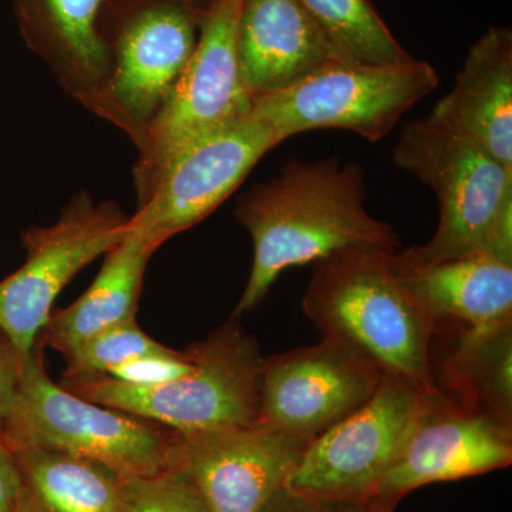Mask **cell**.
<instances>
[{
	"label": "cell",
	"instance_id": "52a82bcc",
	"mask_svg": "<svg viewBox=\"0 0 512 512\" xmlns=\"http://www.w3.org/2000/svg\"><path fill=\"white\" fill-rule=\"evenodd\" d=\"M427 62H333L282 92L254 100V110L282 141L318 128H342L383 140L407 110L439 86Z\"/></svg>",
	"mask_w": 512,
	"mask_h": 512
},
{
	"label": "cell",
	"instance_id": "484cf974",
	"mask_svg": "<svg viewBox=\"0 0 512 512\" xmlns=\"http://www.w3.org/2000/svg\"><path fill=\"white\" fill-rule=\"evenodd\" d=\"M26 355H23L9 336L0 329V431L15 399Z\"/></svg>",
	"mask_w": 512,
	"mask_h": 512
},
{
	"label": "cell",
	"instance_id": "9c48e42d",
	"mask_svg": "<svg viewBox=\"0 0 512 512\" xmlns=\"http://www.w3.org/2000/svg\"><path fill=\"white\" fill-rule=\"evenodd\" d=\"M431 396L384 376L365 404L309 443L286 490L312 504L367 501L423 420Z\"/></svg>",
	"mask_w": 512,
	"mask_h": 512
},
{
	"label": "cell",
	"instance_id": "4316f807",
	"mask_svg": "<svg viewBox=\"0 0 512 512\" xmlns=\"http://www.w3.org/2000/svg\"><path fill=\"white\" fill-rule=\"evenodd\" d=\"M20 477L15 457L0 439V512H19Z\"/></svg>",
	"mask_w": 512,
	"mask_h": 512
},
{
	"label": "cell",
	"instance_id": "f546056e",
	"mask_svg": "<svg viewBox=\"0 0 512 512\" xmlns=\"http://www.w3.org/2000/svg\"><path fill=\"white\" fill-rule=\"evenodd\" d=\"M373 504V503H370ZM375 505L376 512H394L393 505H387V504H373Z\"/></svg>",
	"mask_w": 512,
	"mask_h": 512
},
{
	"label": "cell",
	"instance_id": "7c38bea8",
	"mask_svg": "<svg viewBox=\"0 0 512 512\" xmlns=\"http://www.w3.org/2000/svg\"><path fill=\"white\" fill-rule=\"evenodd\" d=\"M384 376L365 353L330 339L264 357L258 421L312 441L365 404Z\"/></svg>",
	"mask_w": 512,
	"mask_h": 512
},
{
	"label": "cell",
	"instance_id": "6da1fadb",
	"mask_svg": "<svg viewBox=\"0 0 512 512\" xmlns=\"http://www.w3.org/2000/svg\"><path fill=\"white\" fill-rule=\"evenodd\" d=\"M365 201L363 168L335 157L288 161L276 177L242 195L235 218L251 235L254 259L232 316L258 308L279 275L293 266L355 245L399 251L397 232L372 217Z\"/></svg>",
	"mask_w": 512,
	"mask_h": 512
},
{
	"label": "cell",
	"instance_id": "3957f363",
	"mask_svg": "<svg viewBox=\"0 0 512 512\" xmlns=\"http://www.w3.org/2000/svg\"><path fill=\"white\" fill-rule=\"evenodd\" d=\"M393 161L429 185L440 207L433 237L397 251V265L421 268L471 255L512 261L511 168L431 116L404 124Z\"/></svg>",
	"mask_w": 512,
	"mask_h": 512
},
{
	"label": "cell",
	"instance_id": "2e32d148",
	"mask_svg": "<svg viewBox=\"0 0 512 512\" xmlns=\"http://www.w3.org/2000/svg\"><path fill=\"white\" fill-rule=\"evenodd\" d=\"M109 0H13L26 45L43 60L60 87L94 116L109 73L103 35Z\"/></svg>",
	"mask_w": 512,
	"mask_h": 512
},
{
	"label": "cell",
	"instance_id": "ffe728a7",
	"mask_svg": "<svg viewBox=\"0 0 512 512\" xmlns=\"http://www.w3.org/2000/svg\"><path fill=\"white\" fill-rule=\"evenodd\" d=\"M437 389L458 406L512 429V320L460 329Z\"/></svg>",
	"mask_w": 512,
	"mask_h": 512
},
{
	"label": "cell",
	"instance_id": "e0dca14e",
	"mask_svg": "<svg viewBox=\"0 0 512 512\" xmlns=\"http://www.w3.org/2000/svg\"><path fill=\"white\" fill-rule=\"evenodd\" d=\"M430 116L512 170L511 29H488L471 46L453 90Z\"/></svg>",
	"mask_w": 512,
	"mask_h": 512
},
{
	"label": "cell",
	"instance_id": "8992f818",
	"mask_svg": "<svg viewBox=\"0 0 512 512\" xmlns=\"http://www.w3.org/2000/svg\"><path fill=\"white\" fill-rule=\"evenodd\" d=\"M242 2L214 0L202 10L190 62L136 146L137 207L146 204L167 168L184 151L254 107L239 73Z\"/></svg>",
	"mask_w": 512,
	"mask_h": 512
},
{
	"label": "cell",
	"instance_id": "d6986e66",
	"mask_svg": "<svg viewBox=\"0 0 512 512\" xmlns=\"http://www.w3.org/2000/svg\"><path fill=\"white\" fill-rule=\"evenodd\" d=\"M156 244L131 231L104 258L92 286L69 308L50 315L37 342L69 355L101 330L136 319L148 261Z\"/></svg>",
	"mask_w": 512,
	"mask_h": 512
},
{
	"label": "cell",
	"instance_id": "d4e9b609",
	"mask_svg": "<svg viewBox=\"0 0 512 512\" xmlns=\"http://www.w3.org/2000/svg\"><path fill=\"white\" fill-rule=\"evenodd\" d=\"M191 369V357L187 350L180 352L173 349L163 355L137 357L111 370L106 376L136 386H154L187 375Z\"/></svg>",
	"mask_w": 512,
	"mask_h": 512
},
{
	"label": "cell",
	"instance_id": "f1b7e54d",
	"mask_svg": "<svg viewBox=\"0 0 512 512\" xmlns=\"http://www.w3.org/2000/svg\"><path fill=\"white\" fill-rule=\"evenodd\" d=\"M315 512H376L375 505L367 501H329L316 504Z\"/></svg>",
	"mask_w": 512,
	"mask_h": 512
},
{
	"label": "cell",
	"instance_id": "5b68a950",
	"mask_svg": "<svg viewBox=\"0 0 512 512\" xmlns=\"http://www.w3.org/2000/svg\"><path fill=\"white\" fill-rule=\"evenodd\" d=\"M36 342L23 360L15 399L0 431L10 451L40 447L96 461L120 477L167 468L170 431L153 421L82 399L47 375Z\"/></svg>",
	"mask_w": 512,
	"mask_h": 512
},
{
	"label": "cell",
	"instance_id": "5bb4252c",
	"mask_svg": "<svg viewBox=\"0 0 512 512\" xmlns=\"http://www.w3.org/2000/svg\"><path fill=\"white\" fill-rule=\"evenodd\" d=\"M511 464L512 429L439 392L430 397L423 420L367 503L396 507L423 485L481 476Z\"/></svg>",
	"mask_w": 512,
	"mask_h": 512
},
{
	"label": "cell",
	"instance_id": "7402d4cb",
	"mask_svg": "<svg viewBox=\"0 0 512 512\" xmlns=\"http://www.w3.org/2000/svg\"><path fill=\"white\" fill-rule=\"evenodd\" d=\"M353 62L400 64L416 59L387 28L370 0H298Z\"/></svg>",
	"mask_w": 512,
	"mask_h": 512
},
{
	"label": "cell",
	"instance_id": "4fadbf2b",
	"mask_svg": "<svg viewBox=\"0 0 512 512\" xmlns=\"http://www.w3.org/2000/svg\"><path fill=\"white\" fill-rule=\"evenodd\" d=\"M309 443L261 421L207 433L170 430L167 467L190 478L212 512H258L285 487Z\"/></svg>",
	"mask_w": 512,
	"mask_h": 512
},
{
	"label": "cell",
	"instance_id": "44dd1931",
	"mask_svg": "<svg viewBox=\"0 0 512 512\" xmlns=\"http://www.w3.org/2000/svg\"><path fill=\"white\" fill-rule=\"evenodd\" d=\"M18 467L19 512H117L119 474L96 461L62 451L23 447L12 451Z\"/></svg>",
	"mask_w": 512,
	"mask_h": 512
},
{
	"label": "cell",
	"instance_id": "83f0119b",
	"mask_svg": "<svg viewBox=\"0 0 512 512\" xmlns=\"http://www.w3.org/2000/svg\"><path fill=\"white\" fill-rule=\"evenodd\" d=\"M316 504L281 488L258 512H315Z\"/></svg>",
	"mask_w": 512,
	"mask_h": 512
},
{
	"label": "cell",
	"instance_id": "ba28073f",
	"mask_svg": "<svg viewBox=\"0 0 512 512\" xmlns=\"http://www.w3.org/2000/svg\"><path fill=\"white\" fill-rule=\"evenodd\" d=\"M204 8L195 0H128L103 29L109 73L97 117L137 146L190 62Z\"/></svg>",
	"mask_w": 512,
	"mask_h": 512
},
{
	"label": "cell",
	"instance_id": "8fae6325",
	"mask_svg": "<svg viewBox=\"0 0 512 512\" xmlns=\"http://www.w3.org/2000/svg\"><path fill=\"white\" fill-rule=\"evenodd\" d=\"M282 143L254 107L184 151L128 228L161 245L210 217L269 151Z\"/></svg>",
	"mask_w": 512,
	"mask_h": 512
},
{
	"label": "cell",
	"instance_id": "cb8c5ba5",
	"mask_svg": "<svg viewBox=\"0 0 512 512\" xmlns=\"http://www.w3.org/2000/svg\"><path fill=\"white\" fill-rule=\"evenodd\" d=\"M117 512H212L190 478L164 468L151 476L123 477Z\"/></svg>",
	"mask_w": 512,
	"mask_h": 512
},
{
	"label": "cell",
	"instance_id": "7a4b0ae2",
	"mask_svg": "<svg viewBox=\"0 0 512 512\" xmlns=\"http://www.w3.org/2000/svg\"><path fill=\"white\" fill-rule=\"evenodd\" d=\"M394 254L355 245L313 262L303 312L320 338L360 350L386 376L439 393L431 369L436 326L404 284Z\"/></svg>",
	"mask_w": 512,
	"mask_h": 512
},
{
	"label": "cell",
	"instance_id": "30bf717a",
	"mask_svg": "<svg viewBox=\"0 0 512 512\" xmlns=\"http://www.w3.org/2000/svg\"><path fill=\"white\" fill-rule=\"evenodd\" d=\"M130 217L116 202L74 195L49 227L22 231L25 264L0 282V329L26 355L36 345L64 286L128 234Z\"/></svg>",
	"mask_w": 512,
	"mask_h": 512
},
{
	"label": "cell",
	"instance_id": "603a6c76",
	"mask_svg": "<svg viewBox=\"0 0 512 512\" xmlns=\"http://www.w3.org/2000/svg\"><path fill=\"white\" fill-rule=\"evenodd\" d=\"M171 350L150 338L136 319L127 320L101 330L64 356L67 366L63 379L109 375L111 370L137 357L163 355Z\"/></svg>",
	"mask_w": 512,
	"mask_h": 512
},
{
	"label": "cell",
	"instance_id": "ac0fdd59",
	"mask_svg": "<svg viewBox=\"0 0 512 512\" xmlns=\"http://www.w3.org/2000/svg\"><path fill=\"white\" fill-rule=\"evenodd\" d=\"M394 265L434 326L487 328L512 320V261L471 255L421 268Z\"/></svg>",
	"mask_w": 512,
	"mask_h": 512
},
{
	"label": "cell",
	"instance_id": "9a60e30c",
	"mask_svg": "<svg viewBox=\"0 0 512 512\" xmlns=\"http://www.w3.org/2000/svg\"><path fill=\"white\" fill-rule=\"evenodd\" d=\"M238 60L252 100L289 89L326 64L353 62L298 0H244Z\"/></svg>",
	"mask_w": 512,
	"mask_h": 512
},
{
	"label": "cell",
	"instance_id": "277c9868",
	"mask_svg": "<svg viewBox=\"0 0 512 512\" xmlns=\"http://www.w3.org/2000/svg\"><path fill=\"white\" fill-rule=\"evenodd\" d=\"M185 350L191 372L171 382L136 386L103 375L63 379L62 386L89 402L181 434L249 426L259 420L264 356L241 318L231 316Z\"/></svg>",
	"mask_w": 512,
	"mask_h": 512
},
{
	"label": "cell",
	"instance_id": "4dcf8cb0",
	"mask_svg": "<svg viewBox=\"0 0 512 512\" xmlns=\"http://www.w3.org/2000/svg\"><path fill=\"white\" fill-rule=\"evenodd\" d=\"M211 2H214V0H210V2H208V5H210V3H211ZM208 5H207V6H208Z\"/></svg>",
	"mask_w": 512,
	"mask_h": 512
}]
</instances>
